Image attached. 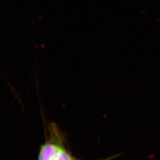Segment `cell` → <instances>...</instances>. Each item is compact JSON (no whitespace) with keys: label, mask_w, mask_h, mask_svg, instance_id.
<instances>
[{"label":"cell","mask_w":160,"mask_h":160,"mask_svg":"<svg viewBox=\"0 0 160 160\" xmlns=\"http://www.w3.org/2000/svg\"><path fill=\"white\" fill-rule=\"evenodd\" d=\"M119 155H116V156L110 157L109 158H106L105 159H100L97 160H111L114 158V157H118ZM53 160H80L79 158H77V157H75L72 154L69 152L68 149L67 148L66 145L62 147L60 150L58 152L57 154L55 155Z\"/></svg>","instance_id":"6da1fadb"}]
</instances>
